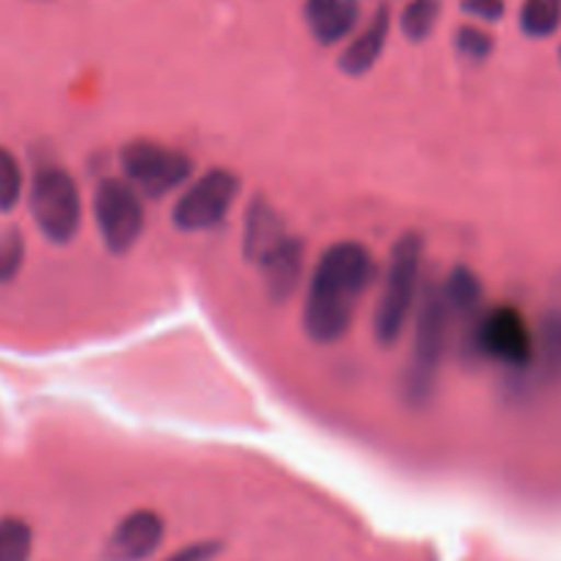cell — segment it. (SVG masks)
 <instances>
[{"label": "cell", "mask_w": 561, "mask_h": 561, "mask_svg": "<svg viewBox=\"0 0 561 561\" xmlns=\"http://www.w3.org/2000/svg\"><path fill=\"white\" fill-rule=\"evenodd\" d=\"M377 280L375 253L358 240H339L320 253L306 280L300 322L311 342L336 344L353 328L360 300Z\"/></svg>", "instance_id": "cell-1"}, {"label": "cell", "mask_w": 561, "mask_h": 561, "mask_svg": "<svg viewBox=\"0 0 561 561\" xmlns=\"http://www.w3.org/2000/svg\"><path fill=\"white\" fill-rule=\"evenodd\" d=\"M424 240L415 231L399 237L388 253L380 295L371 311V333L380 347H393L413 322L424 289Z\"/></svg>", "instance_id": "cell-2"}, {"label": "cell", "mask_w": 561, "mask_h": 561, "mask_svg": "<svg viewBox=\"0 0 561 561\" xmlns=\"http://www.w3.org/2000/svg\"><path fill=\"white\" fill-rule=\"evenodd\" d=\"M455 328V317L446 306L440 284H424L413 314V350L402 380L404 399L415 408L433 399Z\"/></svg>", "instance_id": "cell-3"}, {"label": "cell", "mask_w": 561, "mask_h": 561, "mask_svg": "<svg viewBox=\"0 0 561 561\" xmlns=\"http://www.w3.org/2000/svg\"><path fill=\"white\" fill-rule=\"evenodd\" d=\"M28 209L39 234L53 245H69L83 226V193L61 165H42L31 176Z\"/></svg>", "instance_id": "cell-4"}, {"label": "cell", "mask_w": 561, "mask_h": 561, "mask_svg": "<svg viewBox=\"0 0 561 561\" xmlns=\"http://www.w3.org/2000/svg\"><path fill=\"white\" fill-rule=\"evenodd\" d=\"M118 165H122L124 180L140 196L152 198V202L180 193L196 174V163H193L191 154L149 138L124 144L122 152H118Z\"/></svg>", "instance_id": "cell-5"}, {"label": "cell", "mask_w": 561, "mask_h": 561, "mask_svg": "<svg viewBox=\"0 0 561 561\" xmlns=\"http://www.w3.org/2000/svg\"><path fill=\"white\" fill-rule=\"evenodd\" d=\"M91 218H94L100 240L113 256L129 253L147 231V207L144 196L124 176H105L96 182L91 196Z\"/></svg>", "instance_id": "cell-6"}, {"label": "cell", "mask_w": 561, "mask_h": 561, "mask_svg": "<svg viewBox=\"0 0 561 561\" xmlns=\"http://www.w3.org/2000/svg\"><path fill=\"white\" fill-rule=\"evenodd\" d=\"M242 182L229 169H209L193 176L171 207V224L185 234H202L213 231L229 220L237 198H240Z\"/></svg>", "instance_id": "cell-7"}, {"label": "cell", "mask_w": 561, "mask_h": 561, "mask_svg": "<svg viewBox=\"0 0 561 561\" xmlns=\"http://www.w3.org/2000/svg\"><path fill=\"white\" fill-rule=\"evenodd\" d=\"M468 350L479 355V358L495 360V364L506 366V369H528L537 353V342L528 328L526 317L515 309V306H493V309L482 311L473 320L471 333H468Z\"/></svg>", "instance_id": "cell-8"}, {"label": "cell", "mask_w": 561, "mask_h": 561, "mask_svg": "<svg viewBox=\"0 0 561 561\" xmlns=\"http://www.w3.org/2000/svg\"><path fill=\"white\" fill-rule=\"evenodd\" d=\"M165 517L154 510H133L107 534L105 561H149L165 542Z\"/></svg>", "instance_id": "cell-9"}, {"label": "cell", "mask_w": 561, "mask_h": 561, "mask_svg": "<svg viewBox=\"0 0 561 561\" xmlns=\"http://www.w3.org/2000/svg\"><path fill=\"white\" fill-rule=\"evenodd\" d=\"M259 275H262V287L267 298L275 306H284L298 295L304 287L306 275V245L300 237L289 234L280 242L275 251H270L262 262L256 264Z\"/></svg>", "instance_id": "cell-10"}, {"label": "cell", "mask_w": 561, "mask_h": 561, "mask_svg": "<svg viewBox=\"0 0 561 561\" xmlns=\"http://www.w3.org/2000/svg\"><path fill=\"white\" fill-rule=\"evenodd\" d=\"M360 0H304V23L320 47H339L360 28Z\"/></svg>", "instance_id": "cell-11"}, {"label": "cell", "mask_w": 561, "mask_h": 561, "mask_svg": "<svg viewBox=\"0 0 561 561\" xmlns=\"http://www.w3.org/2000/svg\"><path fill=\"white\" fill-rule=\"evenodd\" d=\"M388 39H391V9L377 7L371 12L369 23L360 25L347 42H344L342 53H339V69L347 78H364L386 53Z\"/></svg>", "instance_id": "cell-12"}, {"label": "cell", "mask_w": 561, "mask_h": 561, "mask_svg": "<svg viewBox=\"0 0 561 561\" xmlns=\"http://www.w3.org/2000/svg\"><path fill=\"white\" fill-rule=\"evenodd\" d=\"M293 231L287 229V220L280 218L278 209L264 196H253L242 215V256L248 264L256 267L270 251L287 240Z\"/></svg>", "instance_id": "cell-13"}, {"label": "cell", "mask_w": 561, "mask_h": 561, "mask_svg": "<svg viewBox=\"0 0 561 561\" xmlns=\"http://www.w3.org/2000/svg\"><path fill=\"white\" fill-rule=\"evenodd\" d=\"M440 293H444L446 306L455 317V325H468V322L473 325V320L482 314V278L468 264H457L449 270V275L440 284Z\"/></svg>", "instance_id": "cell-14"}, {"label": "cell", "mask_w": 561, "mask_h": 561, "mask_svg": "<svg viewBox=\"0 0 561 561\" xmlns=\"http://www.w3.org/2000/svg\"><path fill=\"white\" fill-rule=\"evenodd\" d=\"M444 14V3L440 0H408L399 12V31L408 42L421 45L435 34Z\"/></svg>", "instance_id": "cell-15"}, {"label": "cell", "mask_w": 561, "mask_h": 561, "mask_svg": "<svg viewBox=\"0 0 561 561\" xmlns=\"http://www.w3.org/2000/svg\"><path fill=\"white\" fill-rule=\"evenodd\" d=\"M517 25L528 39H550L561 28V0H523Z\"/></svg>", "instance_id": "cell-16"}, {"label": "cell", "mask_w": 561, "mask_h": 561, "mask_svg": "<svg viewBox=\"0 0 561 561\" xmlns=\"http://www.w3.org/2000/svg\"><path fill=\"white\" fill-rule=\"evenodd\" d=\"M34 528L23 517H0V561H31Z\"/></svg>", "instance_id": "cell-17"}, {"label": "cell", "mask_w": 561, "mask_h": 561, "mask_svg": "<svg viewBox=\"0 0 561 561\" xmlns=\"http://www.w3.org/2000/svg\"><path fill=\"white\" fill-rule=\"evenodd\" d=\"M25 196V174L18 154L0 147V213H12Z\"/></svg>", "instance_id": "cell-18"}, {"label": "cell", "mask_w": 561, "mask_h": 561, "mask_svg": "<svg viewBox=\"0 0 561 561\" xmlns=\"http://www.w3.org/2000/svg\"><path fill=\"white\" fill-rule=\"evenodd\" d=\"M455 50L460 53L466 61L482 64L493 56L495 39L488 28L477 23H466L455 31Z\"/></svg>", "instance_id": "cell-19"}, {"label": "cell", "mask_w": 561, "mask_h": 561, "mask_svg": "<svg viewBox=\"0 0 561 561\" xmlns=\"http://www.w3.org/2000/svg\"><path fill=\"white\" fill-rule=\"evenodd\" d=\"M28 245L20 229H7L0 234V284H12L23 270Z\"/></svg>", "instance_id": "cell-20"}, {"label": "cell", "mask_w": 561, "mask_h": 561, "mask_svg": "<svg viewBox=\"0 0 561 561\" xmlns=\"http://www.w3.org/2000/svg\"><path fill=\"white\" fill-rule=\"evenodd\" d=\"M460 9L477 25H493L504 20L506 0H460Z\"/></svg>", "instance_id": "cell-21"}, {"label": "cell", "mask_w": 561, "mask_h": 561, "mask_svg": "<svg viewBox=\"0 0 561 561\" xmlns=\"http://www.w3.org/2000/svg\"><path fill=\"white\" fill-rule=\"evenodd\" d=\"M220 553H224V545L215 542V539H196V542L182 545L160 561H215Z\"/></svg>", "instance_id": "cell-22"}, {"label": "cell", "mask_w": 561, "mask_h": 561, "mask_svg": "<svg viewBox=\"0 0 561 561\" xmlns=\"http://www.w3.org/2000/svg\"><path fill=\"white\" fill-rule=\"evenodd\" d=\"M542 358L550 371L561 369V317H548L542 328Z\"/></svg>", "instance_id": "cell-23"}, {"label": "cell", "mask_w": 561, "mask_h": 561, "mask_svg": "<svg viewBox=\"0 0 561 561\" xmlns=\"http://www.w3.org/2000/svg\"><path fill=\"white\" fill-rule=\"evenodd\" d=\"M559 61H561V47H559Z\"/></svg>", "instance_id": "cell-24"}]
</instances>
